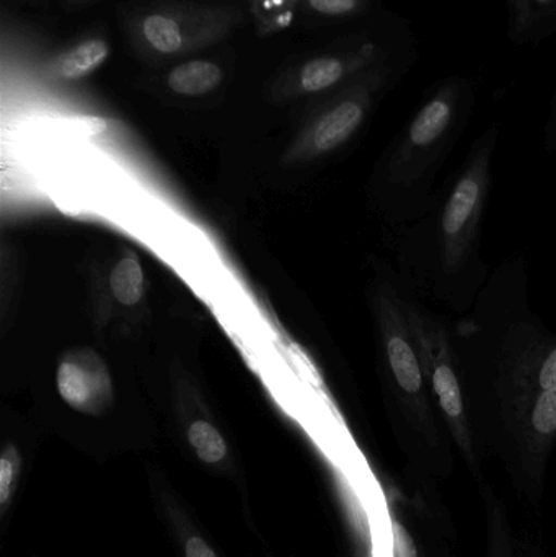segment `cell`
Masks as SVG:
<instances>
[{
  "label": "cell",
  "mask_w": 556,
  "mask_h": 557,
  "mask_svg": "<svg viewBox=\"0 0 556 557\" xmlns=\"http://www.w3.org/2000/svg\"><path fill=\"white\" fill-rule=\"evenodd\" d=\"M108 54H110V48L103 39H90L72 51L59 55L52 62L51 69L59 77L81 78L100 67Z\"/></svg>",
  "instance_id": "cell-12"
},
{
  "label": "cell",
  "mask_w": 556,
  "mask_h": 557,
  "mask_svg": "<svg viewBox=\"0 0 556 557\" xmlns=\"http://www.w3.org/2000/svg\"><path fill=\"white\" fill-rule=\"evenodd\" d=\"M58 389L71 408L100 416L110 408L113 385L103 359L95 350H69L58 369Z\"/></svg>",
  "instance_id": "cell-7"
},
{
  "label": "cell",
  "mask_w": 556,
  "mask_h": 557,
  "mask_svg": "<svg viewBox=\"0 0 556 557\" xmlns=\"http://www.w3.org/2000/svg\"><path fill=\"white\" fill-rule=\"evenodd\" d=\"M222 81L218 64L208 61H191L178 65L169 74V87L175 94L186 97H199L214 90Z\"/></svg>",
  "instance_id": "cell-11"
},
{
  "label": "cell",
  "mask_w": 556,
  "mask_h": 557,
  "mask_svg": "<svg viewBox=\"0 0 556 557\" xmlns=\"http://www.w3.org/2000/svg\"><path fill=\"white\" fill-rule=\"evenodd\" d=\"M374 307L382 382L392 428L405 455V473L444 483L454 474L456 447L428 385L400 276L382 274Z\"/></svg>",
  "instance_id": "cell-3"
},
{
  "label": "cell",
  "mask_w": 556,
  "mask_h": 557,
  "mask_svg": "<svg viewBox=\"0 0 556 557\" xmlns=\"http://www.w3.org/2000/svg\"><path fill=\"white\" fill-rule=\"evenodd\" d=\"M381 0H309L316 12L326 16L368 15Z\"/></svg>",
  "instance_id": "cell-16"
},
{
  "label": "cell",
  "mask_w": 556,
  "mask_h": 557,
  "mask_svg": "<svg viewBox=\"0 0 556 557\" xmlns=\"http://www.w3.org/2000/svg\"><path fill=\"white\" fill-rule=\"evenodd\" d=\"M407 301L411 334L423 362L434 405L453 438L457 454L479 483L483 480L482 470L486 458L473 428L453 320L436 313L408 287Z\"/></svg>",
  "instance_id": "cell-5"
},
{
  "label": "cell",
  "mask_w": 556,
  "mask_h": 557,
  "mask_svg": "<svg viewBox=\"0 0 556 557\" xmlns=\"http://www.w3.org/2000/svg\"><path fill=\"white\" fill-rule=\"evenodd\" d=\"M186 557H218L201 539H191L186 543Z\"/></svg>",
  "instance_id": "cell-20"
},
{
  "label": "cell",
  "mask_w": 556,
  "mask_h": 557,
  "mask_svg": "<svg viewBox=\"0 0 556 557\" xmlns=\"http://www.w3.org/2000/svg\"><path fill=\"white\" fill-rule=\"evenodd\" d=\"M114 298L123 305H136L143 297L144 276L139 261L126 257L118 263L110 277Z\"/></svg>",
  "instance_id": "cell-13"
},
{
  "label": "cell",
  "mask_w": 556,
  "mask_h": 557,
  "mask_svg": "<svg viewBox=\"0 0 556 557\" xmlns=\"http://www.w3.org/2000/svg\"><path fill=\"white\" fill-rule=\"evenodd\" d=\"M479 90L469 75L437 78L388 147L375 175V201L395 228L427 212L437 176L475 113Z\"/></svg>",
  "instance_id": "cell-4"
},
{
  "label": "cell",
  "mask_w": 556,
  "mask_h": 557,
  "mask_svg": "<svg viewBox=\"0 0 556 557\" xmlns=\"http://www.w3.org/2000/svg\"><path fill=\"white\" fill-rule=\"evenodd\" d=\"M391 510L395 557H454L450 540L407 494L395 496Z\"/></svg>",
  "instance_id": "cell-8"
},
{
  "label": "cell",
  "mask_w": 556,
  "mask_h": 557,
  "mask_svg": "<svg viewBox=\"0 0 556 557\" xmlns=\"http://www.w3.org/2000/svg\"><path fill=\"white\" fill-rule=\"evenodd\" d=\"M144 36L157 51L165 52V54L182 48L183 39L180 26L163 15L147 16L144 22Z\"/></svg>",
  "instance_id": "cell-15"
},
{
  "label": "cell",
  "mask_w": 556,
  "mask_h": 557,
  "mask_svg": "<svg viewBox=\"0 0 556 557\" xmlns=\"http://www.w3.org/2000/svg\"><path fill=\"white\" fill-rule=\"evenodd\" d=\"M544 149L548 153H556V85L548 107L547 123L544 127Z\"/></svg>",
  "instance_id": "cell-18"
},
{
  "label": "cell",
  "mask_w": 556,
  "mask_h": 557,
  "mask_svg": "<svg viewBox=\"0 0 556 557\" xmlns=\"http://www.w3.org/2000/svg\"><path fill=\"white\" fill-rule=\"evenodd\" d=\"M555 448L556 388L535 393L526 401L495 454L516 493L534 510L541 509L544 500Z\"/></svg>",
  "instance_id": "cell-6"
},
{
  "label": "cell",
  "mask_w": 556,
  "mask_h": 557,
  "mask_svg": "<svg viewBox=\"0 0 556 557\" xmlns=\"http://www.w3.org/2000/svg\"><path fill=\"white\" fill-rule=\"evenodd\" d=\"M453 323L473 428L485 458L495 457L512 419L538 393L539 363L554 334L532 308L526 261L499 264Z\"/></svg>",
  "instance_id": "cell-1"
},
{
  "label": "cell",
  "mask_w": 556,
  "mask_h": 557,
  "mask_svg": "<svg viewBox=\"0 0 556 557\" xmlns=\"http://www.w3.org/2000/svg\"><path fill=\"white\" fill-rule=\"evenodd\" d=\"M20 457L15 447H7L0 458V504L5 509L15 491L16 476H18Z\"/></svg>",
  "instance_id": "cell-17"
},
{
  "label": "cell",
  "mask_w": 556,
  "mask_h": 557,
  "mask_svg": "<svg viewBox=\"0 0 556 557\" xmlns=\"http://www.w3.org/2000/svg\"><path fill=\"white\" fill-rule=\"evenodd\" d=\"M188 441L196 455L206 463H218L227 454V445L218 429L209 422L198 421L189 428Z\"/></svg>",
  "instance_id": "cell-14"
},
{
  "label": "cell",
  "mask_w": 556,
  "mask_h": 557,
  "mask_svg": "<svg viewBox=\"0 0 556 557\" xmlns=\"http://www.w3.org/2000/svg\"><path fill=\"white\" fill-rule=\"evenodd\" d=\"M479 494L485 513L486 557H524V540L516 533L505 500L485 480L479 481Z\"/></svg>",
  "instance_id": "cell-10"
},
{
  "label": "cell",
  "mask_w": 556,
  "mask_h": 557,
  "mask_svg": "<svg viewBox=\"0 0 556 557\" xmlns=\"http://www.w3.org/2000/svg\"><path fill=\"white\" fill-rule=\"evenodd\" d=\"M499 124L473 140L462 165L434 193L421 218L398 227L401 281L421 300L467 313L492 276L483 260L482 232L493 189Z\"/></svg>",
  "instance_id": "cell-2"
},
{
  "label": "cell",
  "mask_w": 556,
  "mask_h": 557,
  "mask_svg": "<svg viewBox=\"0 0 556 557\" xmlns=\"http://www.w3.org/2000/svg\"><path fill=\"white\" fill-rule=\"evenodd\" d=\"M75 127L85 136H98L107 131V121L100 120V117H78L75 121Z\"/></svg>",
  "instance_id": "cell-19"
},
{
  "label": "cell",
  "mask_w": 556,
  "mask_h": 557,
  "mask_svg": "<svg viewBox=\"0 0 556 557\" xmlns=\"http://www.w3.org/2000/svg\"><path fill=\"white\" fill-rule=\"evenodd\" d=\"M524 557H547L545 553L542 552L541 548H538L535 545H531V543L526 542L524 540Z\"/></svg>",
  "instance_id": "cell-21"
},
{
  "label": "cell",
  "mask_w": 556,
  "mask_h": 557,
  "mask_svg": "<svg viewBox=\"0 0 556 557\" xmlns=\"http://www.w3.org/2000/svg\"><path fill=\"white\" fill-rule=\"evenodd\" d=\"M508 39L512 46L538 48L556 33V0H506Z\"/></svg>",
  "instance_id": "cell-9"
}]
</instances>
